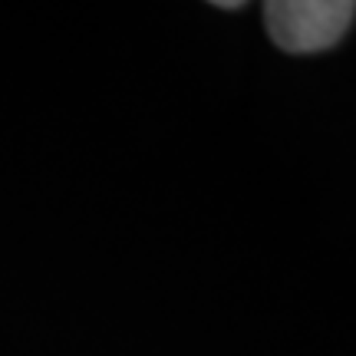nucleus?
Masks as SVG:
<instances>
[{
  "label": "nucleus",
  "mask_w": 356,
  "mask_h": 356,
  "mask_svg": "<svg viewBox=\"0 0 356 356\" xmlns=\"http://www.w3.org/2000/svg\"><path fill=\"white\" fill-rule=\"evenodd\" d=\"M356 20L350 0H274L264 7L270 40L284 53H323L346 37Z\"/></svg>",
  "instance_id": "nucleus-1"
}]
</instances>
